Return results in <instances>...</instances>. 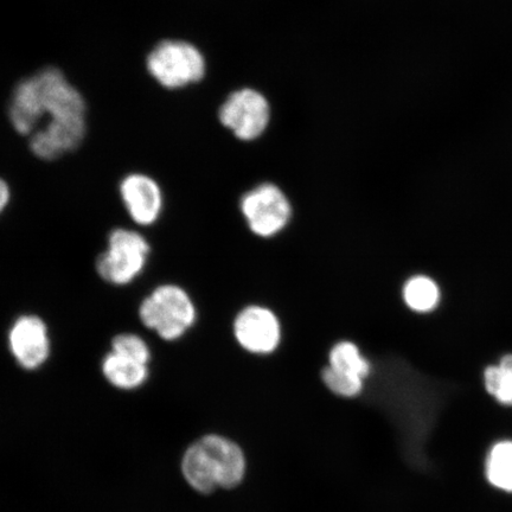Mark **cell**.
Instances as JSON below:
<instances>
[{"mask_svg": "<svg viewBox=\"0 0 512 512\" xmlns=\"http://www.w3.org/2000/svg\"><path fill=\"white\" fill-rule=\"evenodd\" d=\"M8 118L17 136L28 139L47 124H87L88 105L61 69L48 66L17 83Z\"/></svg>", "mask_w": 512, "mask_h": 512, "instance_id": "obj_1", "label": "cell"}, {"mask_svg": "<svg viewBox=\"0 0 512 512\" xmlns=\"http://www.w3.org/2000/svg\"><path fill=\"white\" fill-rule=\"evenodd\" d=\"M182 471L185 479L201 494L217 488L232 489L246 473V459L241 448L220 435H207L185 452Z\"/></svg>", "mask_w": 512, "mask_h": 512, "instance_id": "obj_2", "label": "cell"}, {"mask_svg": "<svg viewBox=\"0 0 512 512\" xmlns=\"http://www.w3.org/2000/svg\"><path fill=\"white\" fill-rule=\"evenodd\" d=\"M138 318L147 330L165 342L181 339L194 326L197 311L190 294L176 284H160L138 306Z\"/></svg>", "mask_w": 512, "mask_h": 512, "instance_id": "obj_3", "label": "cell"}, {"mask_svg": "<svg viewBox=\"0 0 512 512\" xmlns=\"http://www.w3.org/2000/svg\"><path fill=\"white\" fill-rule=\"evenodd\" d=\"M151 252L149 240L139 230L114 228L105 251L96 258L95 271L108 285L130 286L144 274Z\"/></svg>", "mask_w": 512, "mask_h": 512, "instance_id": "obj_4", "label": "cell"}, {"mask_svg": "<svg viewBox=\"0 0 512 512\" xmlns=\"http://www.w3.org/2000/svg\"><path fill=\"white\" fill-rule=\"evenodd\" d=\"M147 73L166 91H182L201 82L207 62L195 44L184 40H163L146 56Z\"/></svg>", "mask_w": 512, "mask_h": 512, "instance_id": "obj_5", "label": "cell"}, {"mask_svg": "<svg viewBox=\"0 0 512 512\" xmlns=\"http://www.w3.org/2000/svg\"><path fill=\"white\" fill-rule=\"evenodd\" d=\"M119 197L131 221L140 228L156 226L165 209L162 185L145 172H130L121 178Z\"/></svg>", "mask_w": 512, "mask_h": 512, "instance_id": "obj_6", "label": "cell"}, {"mask_svg": "<svg viewBox=\"0 0 512 512\" xmlns=\"http://www.w3.org/2000/svg\"><path fill=\"white\" fill-rule=\"evenodd\" d=\"M8 345L19 367L25 370L40 369L51 355L49 325L36 313H24L11 323Z\"/></svg>", "mask_w": 512, "mask_h": 512, "instance_id": "obj_7", "label": "cell"}, {"mask_svg": "<svg viewBox=\"0 0 512 512\" xmlns=\"http://www.w3.org/2000/svg\"><path fill=\"white\" fill-rule=\"evenodd\" d=\"M270 114L265 96L246 88L228 96L220 108L219 117L221 124L235 137L253 140L266 130Z\"/></svg>", "mask_w": 512, "mask_h": 512, "instance_id": "obj_8", "label": "cell"}, {"mask_svg": "<svg viewBox=\"0 0 512 512\" xmlns=\"http://www.w3.org/2000/svg\"><path fill=\"white\" fill-rule=\"evenodd\" d=\"M243 215L256 235L272 236L283 229L291 216V206L280 189L264 184L243 197Z\"/></svg>", "mask_w": 512, "mask_h": 512, "instance_id": "obj_9", "label": "cell"}, {"mask_svg": "<svg viewBox=\"0 0 512 512\" xmlns=\"http://www.w3.org/2000/svg\"><path fill=\"white\" fill-rule=\"evenodd\" d=\"M234 331L242 347L254 354H268L280 342L278 319L265 307L251 306L243 310L235 320Z\"/></svg>", "mask_w": 512, "mask_h": 512, "instance_id": "obj_10", "label": "cell"}, {"mask_svg": "<svg viewBox=\"0 0 512 512\" xmlns=\"http://www.w3.org/2000/svg\"><path fill=\"white\" fill-rule=\"evenodd\" d=\"M102 374L113 387L132 390L142 387L149 379V366L110 351L101 362Z\"/></svg>", "mask_w": 512, "mask_h": 512, "instance_id": "obj_11", "label": "cell"}, {"mask_svg": "<svg viewBox=\"0 0 512 512\" xmlns=\"http://www.w3.org/2000/svg\"><path fill=\"white\" fill-rule=\"evenodd\" d=\"M403 299L409 309L427 313L435 310L440 302V290L431 278L418 275L409 279L403 287Z\"/></svg>", "mask_w": 512, "mask_h": 512, "instance_id": "obj_12", "label": "cell"}, {"mask_svg": "<svg viewBox=\"0 0 512 512\" xmlns=\"http://www.w3.org/2000/svg\"><path fill=\"white\" fill-rule=\"evenodd\" d=\"M486 475L496 488L512 492V441L492 447L486 462Z\"/></svg>", "mask_w": 512, "mask_h": 512, "instance_id": "obj_13", "label": "cell"}, {"mask_svg": "<svg viewBox=\"0 0 512 512\" xmlns=\"http://www.w3.org/2000/svg\"><path fill=\"white\" fill-rule=\"evenodd\" d=\"M484 383L488 393L499 403L512 406V354L502 357L498 366L485 369Z\"/></svg>", "mask_w": 512, "mask_h": 512, "instance_id": "obj_14", "label": "cell"}, {"mask_svg": "<svg viewBox=\"0 0 512 512\" xmlns=\"http://www.w3.org/2000/svg\"><path fill=\"white\" fill-rule=\"evenodd\" d=\"M342 373L366 379L370 373V364L361 354L360 349L351 342H341L330 352V366Z\"/></svg>", "mask_w": 512, "mask_h": 512, "instance_id": "obj_15", "label": "cell"}, {"mask_svg": "<svg viewBox=\"0 0 512 512\" xmlns=\"http://www.w3.org/2000/svg\"><path fill=\"white\" fill-rule=\"evenodd\" d=\"M111 351L117 352L131 360L147 364L151 362L152 352L149 343L133 332L115 335L111 342Z\"/></svg>", "mask_w": 512, "mask_h": 512, "instance_id": "obj_16", "label": "cell"}, {"mask_svg": "<svg viewBox=\"0 0 512 512\" xmlns=\"http://www.w3.org/2000/svg\"><path fill=\"white\" fill-rule=\"evenodd\" d=\"M323 380L332 393L344 398H354L361 393L363 380L356 376L342 373L334 368L328 367L324 370Z\"/></svg>", "mask_w": 512, "mask_h": 512, "instance_id": "obj_17", "label": "cell"}, {"mask_svg": "<svg viewBox=\"0 0 512 512\" xmlns=\"http://www.w3.org/2000/svg\"><path fill=\"white\" fill-rule=\"evenodd\" d=\"M12 200V190L6 179L0 177V216L9 208Z\"/></svg>", "mask_w": 512, "mask_h": 512, "instance_id": "obj_18", "label": "cell"}]
</instances>
